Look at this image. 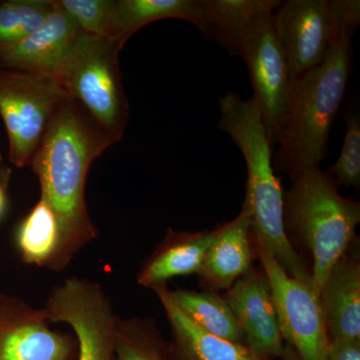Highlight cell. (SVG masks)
<instances>
[{"mask_svg":"<svg viewBox=\"0 0 360 360\" xmlns=\"http://www.w3.org/2000/svg\"><path fill=\"white\" fill-rule=\"evenodd\" d=\"M115 141L82 104L66 97L52 116L32 161L41 198L51 206L63 233L61 271L98 238L90 217L85 186L94 160Z\"/></svg>","mask_w":360,"mask_h":360,"instance_id":"cell-1","label":"cell"},{"mask_svg":"<svg viewBox=\"0 0 360 360\" xmlns=\"http://www.w3.org/2000/svg\"><path fill=\"white\" fill-rule=\"evenodd\" d=\"M219 129L231 136L245 156L248 182L243 210L250 217L253 240L288 276L314 288L311 271L284 229V191L274 174L272 148L257 103L253 97L245 101L236 92H229L219 98Z\"/></svg>","mask_w":360,"mask_h":360,"instance_id":"cell-2","label":"cell"},{"mask_svg":"<svg viewBox=\"0 0 360 360\" xmlns=\"http://www.w3.org/2000/svg\"><path fill=\"white\" fill-rule=\"evenodd\" d=\"M352 60V39L347 37L293 84L290 108L277 139L278 148L272 156L274 172L292 179L319 167L328 156L329 134L345 97Z\"/></svg>","mask_w":360,"mask_h":360,"instance_id":"cell-3","label":"cell"},{"mask_svg":"<svg viewBox=\"0 0 360 360\" xmlns=\"http://www.w3.org/2000/svg\"><path fill=\"white\" fill-rule=\"evenodd\" d=\"M283 220L291 245L307 248L312 257V283L321 292L329 272L356 239L360 205L338 193L321 168L291 179L284 193Z\"/></svg>","mask_w":360,"mask_h":360,"instance_id":"cell-4","label":"cell"},{"mask_svg":"<svg viewBox=\"0 0 360 360\" xmlns=\"http://www.w3.org/2000/svg\"><path fill=\"white\" fill-rule=\"evenodd\" d=\"M122 49L110 37L80 32L53 77L68 98L82 104L115 142L129 120L118 63Z\"/></svg>","mask_w":360,"mask_h":360,"instance_id":"cell-5","label":"cell"},{"mask_svg":"<svg viewBox=\"0 0 360 360\" xmlns=\"http://www.w3.org/2000/svg\"><path fill=\"white\" fill-rule=\"evenodd\" d=\"M271 22L295 84L340 40L352 39L360 23V1L286 0L272 13Z\"/></svg>","mask_w":360,"mask_h":360,"instance_id":"cell-6","label":"cell"},{"mask_svg":"<svg viewBox=\"0 0 360 360\" xmlns=\"http://www.w3.org/2000/svg\"><path fill=\"white\" fill-rule=\"evenodd\" d=\"M66 97L53 77L0 68V115L14 167H30L52 116Z\"/></svg>","mask_w":360,"mask_h":360,"instance_id":"cell-7","label":"cell"},{"mask_svg":"<svg viewBox=\"0 0 360 360\" xmlns=\"http://www.w3.org/2000/svg\"><path fill=\"white\" fill-rule=\"evenodd\" d=\"M44 310L49 322L72 328L77 360H115L118 316L101 284L71 276L52 288Z\"/></svg>","mask_w":360,"mask_h":360,"instance_id":"cell-8","label":"cell"},{"mask_svg":"<svg viewBox=\"0 0 360 360\" xmlns=\"http://www.w3.org/2000/svg\"><path fill=\"white\" fill-rule=\"evenodd\" d=\"M255 246L269 279L284 343L295 348L302 360H328L330 340L319 293L288 276L262 245Z\"/></svg>","mask_w":360,"mask_h":360,"instance_id":"cell-9","label":"cell"},{"mask_svg":"<svg viewBox=\"0 0 360 360\" xmlns=\"http://www.w3.org/2000/svg\"><path fill=\"white\" fill-rule=\"evenodd\" d=\"M240 58L250 71L253 99L274 149L288 115L293 84L288 58L274 32L271 16L251 33Z\"/></svg>","mask_w":360,"mask_h":360,"instance_id":"cell-10","label":"cell"},{"mask_svg":"<svg viewBox=\"0 0 360 360\" xmlns=\"http://www.w3.org/2000/svg\"><path fill=\"white\" fill-rule=\"evenodd\" d=\"M44 309L2 295L0 360H77L75 336L53 330Z\"/></svg>","mask_w":360,"mask_h":360,"instance_id":"cell-11","label":"cell"},{"mask_svg":"<svg viewBox=\"0 0 360 360\" xmlns=\"http://www.w3.org/2000/svg\"><path fill=\"white\" fill-rule=\"evenodd\" d=\"M224 297L238 321L246 347L258 356L279 360L285 343L264 269L252 267L226 290Z\"/></svg>","mask_w":360,"mask_h":360,"instance_id":"cell-12","label":"cell"},{"mask_svg":"<svg viewBox=\"0 0 360 360\" xmlns=\"http://www.w3.org/2000/svg\"><path fill=\"white\" fill-rule=\"evenodd\" d=\"M80 32L77 23L53 0L51 13L34 32L14 44L0 45V68L53 77Z\"/></svg>","mask_w":360,"mask_h":360,"instance_id":"cell-13","label":"cell"},{"mask_svg":"<svg viewBox=\"0 0 360 360\" xmlns=\"http://www.w3.org/2000/svg\"><path fill=\"white\" fill-rule=\"evenodd\" d=\"M200 274L203 290H227L253 267L257 257L250 217L245 210L233 220L215 227Z\"/></svg>","mask_w":360,"mask_h":360,"instance_id":"cell-14","label":"cell"},{"mask_svg":"<svg viewBox=\"0 0 360 360\" xmlns=\"http://www.w3.org/2000/svg\"><path fill=\"white\" fill-rule=\"evenodd\" d=\"M356 238L329 272L319 300L329 340H360V255Z\"/></svg>","mask_w":360,"mask_h":360,"instance_id":"cell-15","label":"cell"},{"mask_svg":"<svg viewBox=\"0 0 360 360\" xmlns=\"http://www.w3.org/2000/svg\"><path fill=\"white\" fill-rule=\"evenodd\" d=\"M278 0H200L203 37L240 56L251 33L269 20Z\"/></svg>","mask_w":360,"mask_h":360,"instance_id":"cell-16","label":"cell"},{"mask_svg":"<svg viewBox=\"0 0 360 360\" xmlns=\"http://www.w3.org/2000/svg\"><path fill=\"white\" fill-rule=\"evenodd\" d=\"M153 290L169 322L174 360H272L258 356L245 345L222 340L201 328L177 307L167 285Z\"/></svg>","mask_w":360,"mask_h":360,"instance_id":"cell-17","label":"cell"},{"mask_svg":"<svg viewBox=\"0 0 360 360\" xmlns=\"http://www.w3.org/2000/svg\"><path fill=\"white\" fill-rule=\"evenodd\" d=\"M214 231H175L168 229L162 241L141 265L137 283L153 290L177 276L200 274Z\"/></svg>","mask_w":360,"mask_h":360,"instance_id":"cell-18","label":"cell"},{"mask_svg":"<svg viewBox=\"0 0 360 360\" xmlns=\"http://www.w3.org/2000/svg\"><path fill=\"white\" fill-rule=\"evenodd\" d=\"M15 245L25 264L61 271L60 224L51 206L41 196L18 224Z\"/></svg>","mask_w":360,"mask_h":360,"instance_id":"cell-19","label":"cell"},{"mask_svg":"<svg viewBox=\"0 0 360 360\" xmlns=\"http://www.w3.org/2000/svg\"><path fill=\"white\" fill-rule=\"evenodd\" d=\"M167 18L200 25V0H115L106 37L123 47L143 26Z\"/></svg>","mask_w":360,"mask_h":360,"instance_id":"cell-20","label":"cell"},{"mask_svg":"<svg viewBox=\"0 0 360 360\" xmlns=\"http://www.w3.org/2000/svg\"><path fill=\"white\" fill-rule=\"evenodd\" d=\"M169 295L191 321L207 333L231 342L245 345L238 321L224 296L213 291L179 288L169 290Z\"/></svg>","mask_w":360,"mask_h":360,"instance_id":"cell-21","label":"cell"},{"mask_svg":"<svg viewBox=\"0 0 360 360\" xmlns=\"http://www.w3.org/2000/svg\"><path fill=\"white\" fill-rule=\"evenodd\" d=\"M115 360H174L169 342L150 317H118Z\"/></svg>","mask_w":360,"mask_h":360,"instance_id":"cell-22","label":"cell"},{"mask_svg":"<svg viewBox=\"0 0 360 360\" xmlns=\"http://www.w3.org/2000/svg\"><path fill=\"white\" fill-rule=\"evenodd\" d=\"M53 0L0 1V45L25 39L41 26L51 13Z\"/></svg>","mask_w":360,"mask_h":360,"instance_id":"cell-23","label":"cell"},{"mask_svg":"<svg viewBox=\"0 0 360 360\" xmlns=\"http://www.w3.org/2000/svg\"><path fill=\"white\" fill-rule=\"evenodd\" d=\"M326 174L336 186H345L359 188L360 186V120L359 115L347 116L345 141L340 158Z\"/></svg>","mask_w":360,"mask_h":360,"instance_id":"cell-24","label":"cell"},{"mask_svg":"<svg viewBox=\"0 0 360 360\" xmlns=\"http://www.w3.org/2000/svg\"><path fill=\"white\" fill-rule=\"evenodd\" d=\"M82 32L106 37L115 0H58Z\"/></svg>","mask_w":360,"mask_h":360,"instance_id":"cell-25","label":"cell"},{"mask_svg":"<svg viewBox=\"0 0 360 360\" xmlns=\"http://www.w3.org/2000/svg\"><path fill=\"white\" fill-rule=\"evenodd\" d=\"M328 360H360V340H330Z\"/></svg>","mask_w":360,"mask_h":360,"instance_id":"cell-26","label":"cell"},{"mask_svg":"<svg viewBox=\"0 0 360 360\" xmlns=\"http://www.w3.org/2000/svg\"><path fill=\"white\" fill-rule=\"evenodd\" d=\"M11 169L7 165L0 168V219L6 213L7 205V188L11 180Z\"/></svg>","mask_w":360,"mask_h":360,"instance_id":"cell-27","label":"cell"},{"mask_svg":"<svg viewBox=\"0 0 360 360\" xmlns=\"http://www.w3.org/2000/svg\"><path fill=\"white\" fill-rule=\"evenodd\" d=\"M279 360H302L297 352H295V348L290 347V345H284V349L283 355H281Z\"/></svg>","mask_w":360,"mask_h":360,"instance_id":"cell-28","label":"cell"},{"mask_svg":"<svg viewBox=\"0 0 360 360\" xmlns=\"http://www.w3.org/2000/svg\"><path fill=\"white\" fill-rule=\"evenodd\" d=\"M6 165V162H4V156L0 155V168L4 167Z\"/></svg>","mask_w":360,"mask_h":360,"instance_id":"cell-29","label":"cell"},{"mask_svg":"<svg viewBox=\"0 0 360 360\" xmlns=\"http://www.w3.org/2000/svg\"><path fill=\"white\" fill-rule=\"evenodd\" d=\"M2 293H0V300H1Z\"/></svg>","mask_w":360,"mask_h":360,"instance_id":"cell-30","label":"cell"}]
</instances>
